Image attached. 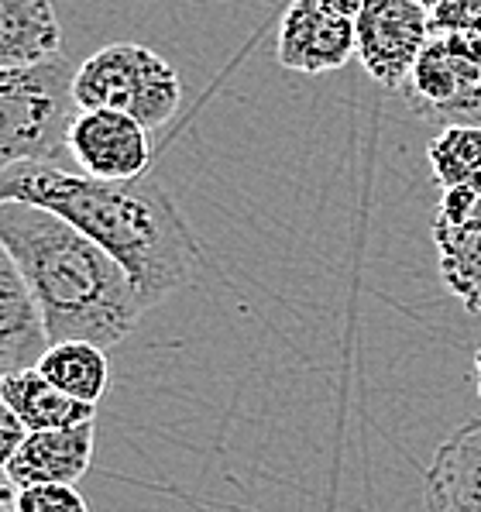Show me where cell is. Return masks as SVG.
<instances>
[{"mask_svg": "<svg viewBox=\"0 0 481 512\" xmlns=\"http://www.w3.org/2000/svg\"><path fill=\"white\" fill-rule=\"evenodd\" d=\"M0 203L45 207L128 272L141 310L165 303L196 279L203 262L193 227L152 179L107 183L55 162L21 165L0 176Z\"/></svg>", "mask_w": 481, "mask_h": 512, "instance_id": "6da1fadb", "label": "cell"}, {"mask_svg": "<svg viewBox=\"0 0 481 512\" xmlns=\"http://www.w3.org/2000/svg\"><path fill=\"white\" fill-rule=\"evenodd\" d=\"M0 244L28 279L49 344L86 341L107 351L145 313L128 272L52 210L0 203Z\"/></svg>", "mask_w": 481, "mask_h": 512, "instance_id": "7a4b0ae2", "label": "cell"}, {"mask_svg": "<svg viewBox=\"0 0 481 512\" xmlns=\"http://www.w3.org/2000/svg\"><path fill=\"white\" fill-rule=\"evenodd\" d=\"M73 76L62 55L42 66L0 69V176L66 152L69 124L80 114Z\"/></svg>", "mask_w": 481, "mask_h": 512, "instance_id": "3957f363", "label": "cell"}, {"mask_svg": "<svg viewBox=\"0 0 481 512\" xmlns=\"http://www.w3.org/2000/svg\"><path fill=\"white\" fill-rule=\"evenodd\" d=\"M73 97L80 110H117L141 128H162L183 100V80L148 45H104L76 69Z\"/></svg>", "mask_w": 481, "mask_h": 512, "instance_id": "277c9868", "label": "cell"}, {"mask_svg": "<svg viewBox=\"0 0 481 512\" xmlns=\"http://www.w3.org/2000/svg\"><path fill=\"white\" fill-rule=\"evenodd\" d=\"M433 38L430 11L416 0H365L354 18V42L365 73L385 90H399Z\"/></svg>", "mask_w": 481, "mask_h": 512, "instance_id": "5b68a950", "label": "cell"}, {"mask_svg": "<svg viewBox=\"0 0 481 512\" xmlns=\"http://www.w3.org/2000/svg\"><path fill=\"white\" fill-rule=\"evenodd\" d=\"M399 93L423 121L444 128H481V66L457 55L440 35L427 42Z\"/></svg>", "mask_w": 481, "mask_h": 512, "instance_id": "8992f818", "label": "cell"}, {"mask_svg": "<svg viewBox=\"0 0 481 512\" xmlns=\"http://www.w3.org/2000/svg\"><path fill=\"white\" fill-rule=\"evenodd\" d=\"M66 152L80 165L83 176L107 183L145 179L152 162L148 128L117 110H80L69 124Z\"/></svg>", "mask_w": 481, "mask_h": 512, "instance_id": "52a82bcc", "label": "cell"}, {"mask_svg": "<svg viewBox=\"0 0 481 512\" xmlns=\"http://www.w3.org/2000/svg\"><path fill=\"white\" fill-rule=\"evenodd\" d=\"M433 244L447 293L481 313V193L444 189L433 214Z\"/></svg>", "mask_w": 481, "mask_h": 512, "instance_id": "ba28073f", "label": "cell"}, {"mask_svg": "<svg viewBox=\"0 0 481 512\" xmlns=\"http://www.w3.org/2000/svg\"><path fill=\"white\" fill-rule=\"evenodd\" d=\"M358 55L354 21L320 7L317 0H293L282 14L275 59L303 76L334 73Z\"/></svg>", "mask_w": 481, "mask_h": 512, "instance_id": "9c48e42d", "label": "cell"}, {"mask_svg": "<svg viewBox=\"0 0 481 512\" xmlns=\"http://www.w3.org/2000/svg\"><path fill=\"white\" fill-rule=\"evenodd\" d=\"M45 351H49V334L42 324V310L14 255L0 244V378L38 368Z\"/></svg>", "mask_w": 481, "mask_h": 512, "instance_id": "30bf717a", "label": "cell"}, {"mask_svg": "<svg viewBox=\"0 0 481 512\" xmlns=\"http://www.w3.org/2000/svg\"><path fill=\"white\" fill-rule=\"evenodd\" d=\"M97 427L80 423L66 430H35L7 464V475L18 488L35 485H76L93 464Z\"/></svg>", "mask_w": 481, "mask_h": 512, "instance_id": "8fae6325", "label": "cell"}, {"mask_svg": "<svg viewBox=\"0 0 481 512\" xmlns=\"http://www.w3.org/2000/svg\"><path fill=\"white\" fill-rule=\"evenodd\" d=\"M423 499L427 512H481V416L457 427L437 447Z\"/></svg>", "mask_w": 481, "mask_h": 512, "instance_id": "7c38bea8", "label": "cell"}, {"mask_svg": "<svg viewBox=\"0 0 481 512\" xmlns=\"http://www.w3.org/2000/svg\"><path fill=\"white\" fill-rule=\"evenodd\" d=\"M62 28L52 0H0V69L59 59Z\"/></svg>", "mask_w": 481, "mask_h": 512, "instance_id": "4fadbf2b", "label": "cell"}, {"mask_svg": "<svg viewBox=\"0 0 481 512\" xmlns=\"http://www.w3.org/2000/svg\"><path fill=\"white\" fill-rule=\"evenodd\" d=\"M0 399L21 416L28 433L35 430H66L97 420V406L66 396L38 375V368L0 378Z\"/></svg>", "mask_w": 481, "mask_h": 512, "instance_id": "5bb4252c", "label": "cell"}, {"mask_svg": "<svg viewBox=\"0 0 481 512\" xmlns=\"http://www.w3.org/2000/svg\"><path fill=\"white\" fill-rule=\"evenodd\" d=\"M38 375L66 396L97 406L110 389V358L104 348L86 341H59L38 361Z\"/></svg>", "mask_w": 481, "mask_h": 512, "instance_id": "9a60e30c", "label": "cell"}, {"mask_svg": "<svg viewBox=\"0 0 481 512\" xmlns=\"http://www.w3.org/2000/svg\"><path fill=\"white\" fill-rule=\"evenodd\" d=\"M427 162L440 189L481 193V128H440L427 148Z\"/></svg>", "mask_w": 481, "mask_h": 512, "instance_id": "2e32d148", "label": "cell"}, {"mask_svg": "<svg viewBox=\"0 0 481 512\" xmlns=\"http://www.w3.org/2000/svg\"><path fill=\"white\" fill-rule=\"evenodd\" d=\"M14 512H90L76 485H35L18 488V509Z\"/></svg>", "mask_w": 481, "mask_h": 512, "instance_id": "e0dca14e", "label": "cell"}, {"mask_svg": "<svg viewBox=\"0 0 481 512\" xmlns=\"http://www.w3.org/2000/svg\"><path fill=\"white\" fill-rule=\"evenodd\" d=\"M433 35L444 31H471L481 35V0H444L437 11H430Z\"/></svg>", "mask_w": 481, "mask_h": 512, "instance_id": "ac0fdd59", "label": "cell"}, {"mask_svg": "<svg viewBox=\"0 0 481 512\" xmlns=\"http://www.w3.org/2000/svg\"><path fill=\"white\" fill-rule=\"evenodd\" d=\"M25 437H28V427L21 423V416L0 399V468L4 471H7V464L14 461V454L21 451Z\"/></svg>", "mask_w": 481, "mask_h": 512, "instance_id": "d6986e66", "label": "cell"}, {"mask_svg": "<svg viewBox=\"0 0 481 512\" xmlns=\"http://www.w3.org/2000/svg\"><path fill=\"white\" fill-rule=\"evenodd\" d=\"M440 38H444L457 55H464L468 62L481 66V35H471V31H444Z\"/></svg>", "mask_w": 481, "mask_h": 512, "instance_id": "ffe728a7", "label": "cell"}, {"mask_svg": "<svg viewBox=\"0 0 481 512\" xmlns=\"http://www.w3.org/2000/svg\"><path fill=\"white\" fill-rule=\"evenodd\" d=\"M14 509H18V485L0 468V512H14Z\"/></svg>", "mask_w": 481, "mask_h": 512, "instance_id": "44dd1931", "label": "cell"}, {"mask_svg": "<svg viewBox=\"0 0 481 512\" xmlns=\"http://www.w3.org/2000/svg\"><path fill=\"white\" fill-rule=\"evenodd\" d=\"M320 7H327V11H334V14H341V18H358L361 14V7H365V0H317Z\"/></svg>", "mask_w": 481, "mask_h": 512, "instance_id": "7402d4cb", "label": "cell"}, {"mask_svg": "<svg viewBox=\"0 0 481 512\" xmlns=\"http://www.w3.org/2000/svg\"><path fill=\"white\" fill-rule=\"evenodd\" d=\"M475 382H478V396H481V348L475 354Z\"/></svg>", "mask_w": 481, "mask_h": 512, "instance_id": "603a6c76", "label": "cell"}, {"mask_svg": "<svg viewBox=\"0 0 481 512\" xmlns=\"http://www.w3.org/2000/svg\"><path fill=\"white\" fill-rule=\"evenodd\" d=\"M416 4H420V7H427V11H437V7L444 4V0H416Z\"/></svg>", "mask_w": 481, "mask_h": 512, "instance_id": "cb8c5ba5", "label": "cell"}]
</instances>
